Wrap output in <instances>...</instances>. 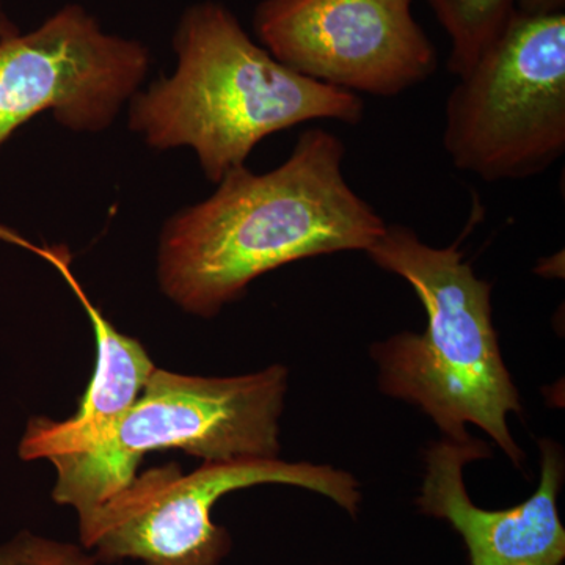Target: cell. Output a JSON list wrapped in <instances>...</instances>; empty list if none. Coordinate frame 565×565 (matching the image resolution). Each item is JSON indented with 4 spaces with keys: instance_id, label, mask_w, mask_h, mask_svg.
Instances as JSON below:
<instances>
[{
    "instance_id": "cell-1",
    "label": "cell",
    "mask_w": 565,
    "mask_h": 565,
    "mask_svg": "<svg viewBox=\"0 0 565 565\" xmlns=\"http://www.w3.org/2000/svg\"><path fill=\"white\" fill-rule=\"evenodd\" d=\"M344 156L340 137L311 128L277 169L226 173L211 196L163 225L161 291L185 313L210 319L286 264L370 250L386 223L349 185Z\"/></svg>"
},
{
    "instance_id": "cell-2",
    "label": "cell",
    "mask_w": 565,
    "mask_h": 565,
    "mask_svg": "<svg viewBox=\"0 0 565 565\" xmlns=\"http://www.w3.org/2000/svg\"><path fill=\"white\" fill-rule=\"evenodd\" d=\"M173 51V73L129 99V129L151 150L191 148L214 184L275 132L316 120H363L359 95L282 65L221 2L184 10Z\"/></svg>"
},
{
    "instance_id": "cell-3",
    "label": "cell",
    "mask_w": 565,
    "mask_h": 565,
    "mask_svg": "<svg viewBox=\"0 0 565 565\" xmlns=\"http://www.w3.org/2000/svg\"><path fill=\"white\" fill-rule=\"evenodd\" d=\"M366 255L412 286L427 319L422 333L371 345L381 392L418 407L448 440L471 438L468 426L484 430L523 468L525 452L509 427V416L523 414V404L494 329L492 285L465 262L459 241L433 247L396 223Z\"/></svg>"
},
{
    "instance_id": "cell-4",
    "label": "cell",
    "mask_w": 565,
    "mask_h": 565,
    "mask_svg": "<svg viewBox=\"0 0 565 565\" xmlns=\"http://www.w3.org/2000/svg\"><path fill=\"white\" fill-rule=\"evenodd\" d=\"M289 374L282 364L232 377L156 367L137 403L98 441L51 457L52 498L77 520L136 478L148 452L181 449L204 462L280 457V418Z\"/></svg>"
},
{
    "instance_id": "cell-5",
    "label": "cell",
    "mask_w": 565,
    "mask_h": 565,
    "mask_svg": "<svg viewBox=\"0 0 565 565\" xmlns=\"http://www.w3.org/2000/svg\"><path fill=\"white\" fill-rule=\"evenodd\" d=\"M446 103L444 147L487 182L520 181L565 152V13L515 10Z\"/></svg>"
},
{
    "instance_id": "cell-6",
    "label": "cell",
    "mask_w": 565,
    "mask_h": 565,
    "mask_svg": "<svg viewBox=\"0 0 565 565\" xmlns=\"http://www.w3.org/2000/svg\"><path fill=\"white\" fill-rule=\"evenodd\" d=\"M300 487L329 498L351 516L363 494L359 479L330 465L241 459L204 462L193 473L177 463L136 476L106 503L79 519L81 544L96 559H136L143 565H222L232 548L212 508L226 493L253 486Z\"/></svg>"
},
{
    "instance_id": "cell-7",
    "label": "cell",
    "mask_w": 565,
    "mask_h": 565,
    "mask_svg": "<svg viewBox=\"0 0 565 565\" xmlns=\"http://www.w3.org/2000/svg\"><path fill=\"white\" fill-rule=\"evenodd\" d=\"M150 62L143 43L104 31L77 3L35 31L0 39V148L46 111L70 131H106L140 90Z\"/></svg>"
},
{
    "instance_id": "cell-8",
    "label": "cell",
    "mask_w": 565,
    "mask_h": 565,
    "mask_svg": "<svg viewBox=\"0 0 565 565\" xmlns=\"http://www.w3.org/2000/svg\"><path fill=\"white\" fill-rule=\"evenodd\" d=\"M414 0H262L253 31L270 54L340 90L392 96L433 77L437 50Z\"/></svg>"
},
{
    "instance_id": "cell-9",
    "label": "cell",
    "mask_w": 565,
    "mask_h": 565,
    "mask_svg": "<svg viewBox=\"0 0 565 565\" xmlns=\"http://www.w3.org/2000/svg\"><path fill=\"white\" fill-rule=\"evenodd\" d=\"M541 481L523 503L489 511L471 501L463 470L490 457L479 438L435 441L424 455V479L416 505L423 515L445 520L467 545L470 565H563L565 527L557 497L563 489L565 460L556 441H539Z\"/></svg>"
},
{
    "instance_id": "cell-10",
    "label": "cell",
    "mask_w": 565,
    "mask_h": 565,
    "mask_svg": "<svg viewBox=\"0 0 565 565\" xmlns=\"http://www.w3.org/2000/svg\"><path fill=\"white\" fill-rule=\"evenodd\" d=\"M46 262L61 273L90 319L96 340V367L82 397L79 411L65 422L35 416L20 444L24 460L82 451L109 433L143 393L156 366L140 341L115 329L114 323L88 299L71 270V253L65 245L52 247Z\"/></svg>"
},
{
    "instance_id": "cell-11",
    "label": "cell",
    "mask_w": 565,
    "mask_h": 565,
    "mask_svg": "<svg viewBox=\"0 0 565 565\" xmlns=\"http://www.w3.org/2000/svg\"><path fill=\"white\" fill-rule=\"evenodd\" d=\"M451 40L448 70L467 73L487 51L515 11V0H424Z\"/></svg>"
},
{
    "instance_id": "cell-12",
    "label": "cell",
    "mask_w": 565,
    "mask_h": 565,
    "mask_svg": "<svg viewBox=\"0 0 565 565\" xmlns=\"http://www.w3.org/2000/svg\"><path fill=\"white\" fill-rule=\"evenodd\" d=\"M0 565H96L84 546L21 531L0 545Z\"/></svg>"
},
{
    "instance_id": "cell-13",
    "label": "cell",
    "mask_w": 565,
    "mask_h": 565,
    "mask_svg": "<svg viewBox=\"0 0 565 565\" xmlns=\"http://www.w3.org/2000/svg\"><path fill=\"white\" fill-rule=\"evenodd\" d=\"M515 10L530 14L565 13V0H515Z\"/></svg>"
},
{
    "instance_id": "cell-14",
    "label": "cell",
    "mask_w": 565,
    "mask_h": 565,
    "mask_svg": "<svg viewBox=\"0 0 565 565\" xmlns=\"http://www.w3.org/2000/svg\"><path fill=\"white\" fill-rule=\"evenodd\" d=\"M20 33V29L14 22H11L10 18L6 13V0H0V39L6 36L17 35Z\"/></svg>"
}]
</instances>
